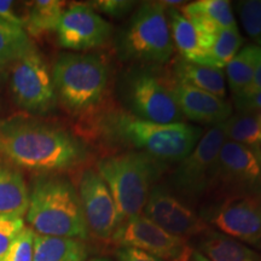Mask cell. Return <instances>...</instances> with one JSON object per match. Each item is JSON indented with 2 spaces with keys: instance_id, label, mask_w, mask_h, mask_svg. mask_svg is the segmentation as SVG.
Masks as SVG:
<instances>
[{
  "instance_id": "6da1fadb",
  "label": "cell",
  "mask_w": 261,
  "mask_h": 261,
  "mask_svg": "<svg viewBox=\"0 0 261 261\" xmlns=\"http://www.w3.org/2000/svg\"><path fill=\"white\" fill-rule=\"evenodd\" d=\"M0 158L39 174L77 167L89 159L83 140L52 123L32 116L0 119Z\"/></svg>"
},
{
  "instance_id": "7a4b0ae2",
  "label": "cell",
  "mask_w": 261,
  "mask_h": 261,
  "mask_svg": "<svg viewBox=\"0 0 261 261\" xmlns=\"http://www.w3.org/2000/svg\"><path fill=\"white\" fill-rule=\"evenodd\" d=\"M92 129L108 145L129 148L167 166L187 158L203 136L201 127L191 123L146 121L126 110L99 114L93 119Z\"/></svg>"
},
{
  "instance_id": "3957f363",
  "label": "cell",
  "mask_w": 261,
  "mask_h": 261,
  "mask_svg": "<svg viewBox=\"0 0 261 261\" xmlns=\"http://www.w3.org/2000/svg\"><path fill=\"white\" fill-rule=\"evenodd\" d=\"M28 224L42 236L86 240L90 231L76 187L61 173L39 174L29 189Z\"/></svg>"
},
{
  "instance_id": "277c9868",
  "label": "cell",
  "mask_w": 261,
  "mask_h": 261,
  "mask_svg": "<svg viewBox=\"0 0 261 261\" xmlns=\"http://www.w3.org/2000/svg\"><path fill=\"white\" fill-rule=\"evenodd\" d=\"M165 167L163 163L133 150L98 160L96 171L112 192L121 221L143 213Z\"/></svg>"
},
{
  "instance_id": "5b68a950",
  "label": "cell",
  "mask_w": 261,
  "mask_h": 261,
  "mask_svg": "<svg viewBox=\"0 0 261 261\" xmlns=\"http://www.w3.org/2000/svg\"><path fill=\"white\" fill-rule=\"evenodd\" d=\"M57 100L65 110L81 115L97 109L109 86V65L100 56L62 54L51 70Z\"/></svg>"
},
{
  "instance_id": "8992f818",
  "label": "cell",
  "mask_w": 261,
  "mask_h": 261,
  "mask_svg": "<svg viewBox=\"0 0 261 261\" xmlns=\"http://www.w3.org/2000/svg\"><path fill=\"white\" fill-rule=\"evenodd\" d=\"M116 50L123 61L140 65H161L173 56L171 31L166 8L160 2L137 5L116 38Z\"/></svg>"
},
{
  "instance_id": "52a82bcc",
  "label": "cell",
  "mask_w": 261,
  "mask_h": 261,
  "mask_svg": "<svg viewBox=\"0 0 261 261\" xmlns=\"http://www.w3.org/2000/svg\"><path fill=\"white\" fill-rule=\"evenodd\" d=\"M127 113L158 123L184 122L174 94V79L155 67L135 65L126 71L120 85Z\"/></svg>"
},
{
  "instance_id": "ba28073f",
  "label": "cell",
  "mask_w": 261,
  "mask_h": 261,
  "mask_svg": "<svg viewBox=\"0 0 261 261\" xmlns=\"http://www.w3.org/2000/svg\"><path fill=\"white\" fill-rule=\"evenodd\" d=\"M225 140L220 125L211 127L190 154L177 163V167L167 175L163 185L185 203H195L211 192L218 156Z\"/></svg>"
},
{
  "instance_id": "9c48e42d",
  "label": "cell",
  "mask_w": 261,
  "mask_h": 261,
  "mask_svg": "<svg viewBox=\"0 0 261 261\" xmlns=\"http://www.w3.org/2000/svg\"><path fill=\"white\" fill-rule=\"evenodd\" d=\"M211 192L223 198L261 196V150L225 140Z\"/></svg>"
},
{
  "instance_id": "30bf717a",
  "label": "cell",
  "mask_w": 261,
  "mask_h": 261,
  "mask_svg": "<svg viewBox=\"0 0 261 261\" xmlns=\"http://www.w3.org/2000/svg\"><path fill=\"white\" fill-rule=\"evenodd\" d=\"M10 90L15 103L35 115H47L58 100L51 70L38 50L10 64Z\"/></svg>"
},
{
  "instance_id": "8fae6325",
  "label": "cell",
  "mask_w": 261,
  "mask_h": 261,
  "mask_svg": "<svg viewBox=\"0 0 261 261\" xmlns=\"http://www.w3.org/2000/svg\"><path fill=\"white\" fill-rule=\"evenodd\" d=\"M112 241L119 248H135L162 261H189L194 252L187 240L168 233L143 214L122 221Z\"/></svg>"
},
{
  "instance_id": "7c38bea8",
  "label": "cell",
  "mask_w": 261,
  "mask_h": 261,
  "mask_svg": "<svg viewBox=\"0 0 261 261\" xmlns=\"http://www.w3.org/2000/svg\"><path fill=\"white\" fill-rule=\"evenodd\" d=\"M202 218L218 232L261 248V196L223 198Z\"/></svg>"
},
{
  "instance_id": "4fadbf2b",
  "label": "cell",
  "mask_w": 261,
  "mask_h": 261,
  "mask_svg": "<svg viewBox=\"0 0 261 261\" xmlns=\"http://www.w3.org/2000/svg\"><path fill=\"white\" fill-rule=\"evenodd\" d=\"M76 189L90 232L99 240H113L122 221L112 192L99 173L94 168H85Z\"/></svg>"
},
{
  "instance_id": "5bb4252c",
  "label": "cell",
  "mask_w": 261,
  "mask_h": 261,
  "mask_svg": "<svg viewBox=\"0 0 261 261\" xmlns=\"http://www.w3.org/2000/svg\"><path fill=\"white\" fill-rule=\"evenodd\" d=\"M142 214L168 233L184 240L211 231L203 218L163 184L152 188Z\"/></svg>"
},
{
  "instance_id": "9a60e30c",
  "label": "cell",
  "mask_w": 261,
  "mask_h": 261,
  "mask_svg": "<svg viewBox=\"0 0 261 261\" xmlns=\"http://www.w3.org/2000/svg\"><path fill=\"white\" fill-rule=\"evenodd\" d=\"M57 42L70 51H87L106 45L113 27L89 4H74L64 10L57 31Z\"/></svg>"
},
{
  "instance_id": "2e32d148",
  "label": "cell",
  "mask_w": 261,
  "mask_h": 261,
  "mask_svg": "<svg viewBox=\"0 0 261 261\" xmlns=\"http://www.w3.org/2000/svg\"><path fill=\"white\" fill-rule=\"evenodd\" d=\"M174 94L184 119L196 123L214 127L232 115V104L226 99L175 80Z\"/></svg>"
},
{
  "instance_id": "e0dca14e",
  "label": "cell",
  "mask_w": 261,
  "mask_h": 261,
  "mask_svg": "<svg viewBox=\"0 0 261 261\" xmlns=\"http://www.w3.org/2000/svg\"><path fill=\"white\" fill-rule=\"evenodd\" d=\"M181 14L211 44L218 31L237 25L232 6L227 0H198L182 5Z\"/></svg>"
},
{
  "instance_id": "ac0fdd59",
  "label": "cell",
  "mask_w": 261,
  "mask_h": 261,
  "mask_svg": "<svg viewBox=\"0 0 261 261\" xmlns=\"http://www.w3.org/2000/svg\"><path fill=\"white\" fill-rule=\"evenodd\" d=\"M173 45L178 48L180 57L201 64L211 42L195 28L177 8H166Z\"/></svg>"
},
{
  "instance_id": "d6986e66",
  "label": "cell",
  "mask_w": 261,
  "mask_h": 261,
  "mask_svg": "<svg viewBox=\"0 0 261 261\" xmlns=\"http://www.w3.org/2000/svg\"><path fill=\"white\" fill-rule=\"evenodd\" d=\"M172 77L177 83L205 91L223 99L226 97L225 75L223 69H219V68L194 63V62L179 57L173 63Z\"/></svg>"
},
{
  "instance_id": "ffe728a7",
  "label": "cell",
  "mask_w": 261,
  "mask_h": 261,
  "mask_svg": "<svg viewBox=\"0 0 261 261\" xmlns=\"http://www.w3.org/2000/svg\"><path fill=\"white\" fill-rule=\"evenodd\" d=\"M29 205V189L17 167L0 158V214L23 218Z\"/></svg>"
},
{
  "instance_id": "44dd1931",
  "label": "cell",
  "mask_w": 261,
  "mask_h": 261,
  "mask_svg": "<svg viewBox=\"0 0 261 261\" xmlns=\"http://www.w3.org/2000/svg\"><path fill=\"white\" fill-rule=\"evenodd\" d=\"M87 255L89 250L84 241L35 233L33 261H85Z\"/></svg>"
},
{
  "instance_id": "7402d4cb",
  "label": "cell",
  "mask_w": 261,
  "mask_h": 261,
  "mask_svg": "<svg viewBox=\"0 0 261 261\" xmlns=\"http://www.w3.org/2000/svg\"><path fill=\"white\" fill-rule=\"evenodd\" d=\"M200 252L211 261H261L260 254L247 244L217 231L203 234Z\"/></svg>"
},
{
  "instance_id": "603a6c76",
  "label": "cell",
  "mask_w": 261,
  "mask_h": 261,
  "mask_svg": "<svg viewBox=\"0 0 261 261\" xmlns=\"http://www.w3.org/2000/svg\"><path fill=\"white\" fill-rule=\"evenodd\" d=\"M261 55L259 45H248L238 51L226 67V79L232 97L241 96L252 84L254 71Z\"/></svg>"
},
{
  "instance_id": "cb8c5ba5",
  "label": "cell",
  "mask_w": 261,
  "mask_h": 261,
  "mask_svg": "<svg viewBox=\"0 0 261 261\" xmlns=\"http://www.w3.org/2000/svg\"><path fill=\"white\" fill-rule=\"evenodd\" d=\"M65 10V3L60 0H38L31 5L24 18V31L29 37L39 38L56 32Z\"/></svg>"
},
{
  "instance_id": "d4e9b609",
  "label": "cell",
  "mask_w": 261,
  "mask_h": 261,
  "mask_svg": "<svg viewBox=\"0 0 261 261\" xmlns=\"http://www.w3.org/2000/svg\"><path fill=\"white\" fill-rule=\"evenodd\" d=\"M242 44L243 38L237 25L220 29L215 33L211 47L208 48L201 64L223 69L238 54Z\"/></svg>"
},
{
  "instance_id": "484cf974",
  "label": "cell",
  "mask_w": 261,
  "mask_h": 261,
  "mask_svg": "<svg viewBox=\"0 0 261 261\" xmlns=\"http://www.w3.org/2000/svg\"><path fill=\"white\" fill-rule=\"evenodd\" d=\"M37 50L23 28L0 19V65H10Z\"/></svg>"
},
{
  "instance_id": "4316f807",
  "label": "cell",
  "mask_w": 261,
  "mask_h": 261,
  "mask_svg": "<svg viewBox=\"0 0 261 261\" xmlns=\"http://www.w3.org/2000/svg\"><path fill=\"white\" fill-rule=\"evenodd\" d=\"M220 126L226 140L261 150V128L256 115L237 112Z\"/></svg>"
},
{
  "instance_id": "83f0119b",
  "label": "cell",
  "mask_w": 261,
  "mask_h": 261,
  "mask_svg": "<svg viewBox=\"0 0 261 261\" xmlns=\"http://www.w3.org/2000/svg\"><path fill=\"white\" fill-rule=\"evenodd\" d=\"M238 17L249 37L261 35V0H242L236 3Z\"/></svg>"
},
{
  "instance_id": "f1b7e54d",
  "label": "cell",
  "mask_w": 261,
  "mask_h": 261,
  "mask_svg": "<svg viewBox=\"0 0 261 261\" xmlns=\"http://www.w3.org/2000/svg\"><path fill=\"white\" fill-rule=\"evenodd\" d=\"M35 232L25 226L6 252L3 261H33L34 259Z\"/></svg>"
},
{
  "instance_id": "f546056e",
  "label": "cell",
  "mask_w": 261,
  "mask_h": 261,
  "mask_svg": "<svg viewBox=\"0 0 261 261\" xmlns=\"http://www.w3.org/2000/svg\"><path fill=\"white\" fill-rule=\"evenodd\" d=\"M24 227L23 218L0 214V261L4 259L11 243L23 231Z\"/></svg>"
},
{
  "instance_id": "4dcf8cb0",
  "label": "cell",
  "mask_w": 261,
  "mask_h": 261,
  "mask_svg": "<svg viewBox=\"0 0 261 261\" xmlns=\"http://www.w3.org/2000/svg\"><path fill=\"white\" fill-rule=\"evenodd\" d=\"M89 5L98 14H104L114 18H122L132 14L137 8V2L130 0H97Z\"/></svg>"
},
{
  "instance_id": "1f68e13d",
  "label": "cell",
  "mask_w": 261,
  "mask_h": 261,
  "mask_svg": "<svg viewBox=\"0 0 261 261\" xmlns=\"http://www.w3.org/2000/svg\"><path fill=\"white\" fill-rule=\"evenodd\" d=\"M232 99L238 113L252 114V115L261 113V91L252 94L234 96Z\"/></svg>"
},
{
  "instance_id": "d6a6232c",
  "label": "cell",
  "mask_w": 261,
  "mask_h": 261,
  "mask_svg": "<svg viewBox=\"0 0 261 261\" xmlns=\"http://www.w3.org/2000/svg\"><path fill=\"white\" fill-rule=\"evenodd\" d=\"M0 19L6 23L24 29V18L15 10V3L9 0H0Z\"/></svg>"
},
{
  "instance_id": "836d02e7",
  "label": "cell",
  "mask_w": 261,
  "mask_h": 261,
  "mask_svg": "<svg viewBox=\"0 0 261 261\" xmlns=\"http://www.w3.org/2000/svg\"><path fill=\"white\" fill-rule=\"evenodd\" d=\"M117 261H162L135 248H119L116 252Z\"/></svg>"
},
{
  "instance_id": "e575fe53",
  "label": "cell",
  "mask_w": 261,
  "mask_h": 261,
  "mask_svg": "<svg viewBox=\"0 0 261 261\" xmlns=\"http://www.w3.org/2000/svg\"><path fill=\"white\" fill-rule=\"evenodd\" d=\"M259 91H261V55L259 57V61H257L255 71H254L252 84L249 85V87H248L247 91L243 94H252L259 92ZM241 96H242V94H241Z\"/></svg>"
},
{
  "instance_id": "d590c367",
  "label": "cell",
  "mask_w": 261,
  "mask_h": 261,
  "mask_svg": "<svg viewBox=\"0 0 261 261\" xmlns=\"http://www.w3.org/2000/svg\"><path fill=\"white\" fill-rule=\"evenodd\" d=\"M189 261H211V260L208 259V257L205 255H203V254H202L200 250H194V252H192V255L190 257V260H189Z\"/></svg>"
},
{
  "instance_id": "8d00e7d4",
  "label": "cell",
  "mask_w": 261,
  "mask_h": 261,
  "mask_svg": "<svg viewBox=\"0 0 261 261\" xmlns=\"http://www.w3.org/2000/svg\"><path fill=\"white\" fill-rule=\"evenodd\" d=\"M85 261H112L110 259H107V257H93V259L85 260Z\"/></svg>"
},
{
  "instance_id": "74e56055",
  "label": "cell",
  "mask_w": 261,
  "mask_h": 261,
  "mask_svg": "<svg viewBox=\"0 0 261 261\" xmlns=\"http://www.w3.org/2000/svg\"><path fill=\"white\" fill-rule=\"evenodd\" d=\"M256 119H257V121H259V125H260V128H261V113L256 114Z\"/></svg>"
},
{
  "instance_id": "f35d334b",
  "label": "cell",
  "mask_w": 261,
  "mask_h": 261,
  "mask_svg": "<svg viewBox=\"0 0 261 261\" xmlns=\"http://www.w3.org/2000/svg\"><path fill=\"white\" fill-rule=\"evenodd\" d=\"M255 40H256V42H257V44H259V46L261 47V35H260V37H257V38H255Z\"/></svg>"
}]
</instances>
